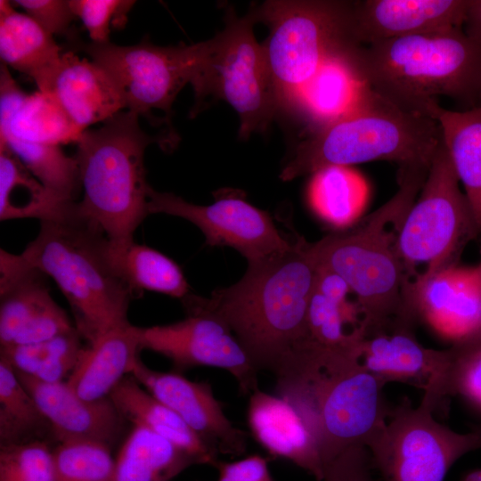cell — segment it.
Masks as SVG:
<instances>
[{"instance_id":"1","label":"cell","mask_w":481,"mask_h":481,"mask_svg":"<svg viewBox=\"0 0 481 481\" xmlns=\"http://www.w3.org/2000/svg\"><path fill=\"white\" fill-rule=\"evenodd\" d=\"M317 263L302 238L285 250L248 263L242 278L205 298L189 293L186 314H202L224 323L259 370L273 373L306 339V314Z\"/></svg>"},{"instance_id":"2","label":"cell","mask_w":481,"mask_h":481,"mask_svg":"<svg viewBox=\"0 0 481 481\" xmlns=\"http://www.w3.org/2000/svg\"><path fill=\"white\" fill-rule=\"evenodd\" d=\"M429 167H401L398 189L388 201L353 226L310 242L317 265L340 275L350 287L366 337L398 327L413 329L418 320L412 303L414 283L396 241Z\"/></svg>"},{"instance_id":"3","label":"cell","mask_w":481,"mask_h":481,"mask_svg":"<svg viewBox=\"0 0 481 481\" xmlns=\"http://www.w3.org/2000/svg\"><path fill=\"white\" fill-rule=\"evenodd\" d=\"M274 375L276 395L301 418L324 468L350 447H366L392 411L383 395L387 383L354 355L302 350Z\"/></svg>"},{"instance_id":"4","label":"cell","mask_w":481,"mask_h":481,"mask_svg":"<svg viewBox=\"0 0 481 481\" xmlns=\"http://www.w3.org/2000/svg\"><path fill=\"white\" fill-rule=\"evenodd\" d=\"M350 57L370 88L406 111L436 120L440 96L476 107L481 46L462 28L354 45Z\"/></svg>"},{"instance_id":"5","label":"cell","mask_w":481,"mask_h":481,"mask_svg":"<svg viewBox=\"0 0 481 481\" xmlns=\"http://www.w3.org/2000/svg\"><path fill=\"white\" fill-rule=\"evenodd\" d=\"M108 238L75 208L67 216L40 222L37 236L15 264L51 277L67 299L75 327L86 345L109 330L128 323L133 294L116 275L107 257Z\"/></svg>"},{"instance_id":"6","label":"cell","mask_w":481,"mask_h":481,"mask_svg":"<svg viewBox=\"0 0 481 481\" xmlns=\"http://www.w3.org/2000/svg\"><path fill=\"white\" fill-rule=\"evenodd\" d=\"M442 142L437 120L406 111L368 86L352 112L298 143L280 178L290 181L327 166L376 160L399 167L430 166Z\"/></svg>"},{"instance_id":"7","label":"cell","mask_w":481,"mask_h":481,"mask_svg":"<svg viewBox=\"0 0 481 481\" xmlns=\"http://www.w3.org/2000/svg\"><path fill=\"white\" fill-rule=\"evenodd\" d=\"M139 116L122 110L97 129L83 131L75 143L83 198L79 212L111 241L134 240L148 216L144 151L159 138L146 134Z\"/></svg>"},{"instance_id":"8","label":"cell","mask_w":481,"mask_h":481,"mask_svg":"<svg viewBox=\"0 0 481 481\" xmlns=\"http://www.w3.org/2000/svg\"><path fill=\"white\" fill-rule=\"evenodd\" d=\"M355 1H266L249 12L270 29L262 45L281 110L324 61L354 43Z\"/></svg>"},{"instance_id":"9","label":"cell","mask_w":481,"mask_h":481,"mask_svg":"<svg viewBox=\"0 0 481 481\" xmlns=\"http://www.w3.org/2000/svg\"><path fill=\"white\" fill-rule=\"evenodd\" d=\"M256 21L249 12L239 18L229 11L222 31L200 42L190 84L195 96L192 112L208 98L230 104L240 118L239 136L265 131L281 110L262 45L255 37Z\"/></svg>"},{"instance_id":"10","label":"cell","mask_w":481,"mask_h":481,"mask_svg":"<svg viewBox=\"0 0 481 481\" xmlns=\"http://www.w3.org/2000/svg\"><path fill=\"white\" fill-rule=\"evenodd\" d=\"M477 235L471 208L442 142L400 226L399 256L415 283L457 265L463 248Z\"/></svg>"},{"instance_id":"11","label":"cell","mask_w":481,"mask_h":481,"mask_svg":"<svg viewBox=\"0 0 481 481\" xmlns=\"http://www.w3.org/2000/svg\"><path fill=\"white\" fill-rule=\"evenodd\" d=\"M440 403L425 389L417 407L404 401L392 409L366 446L383 481H444L459 459L481 449L479 433H459L435 420Z\"/></svg>"},{"instance_id":"12","label":"cell","mask_w":481,"mask_h":481,"mask_svg":"<svg viewBox=\"0 0 481 481\" xmlns=\"http://www.w3.org/2000/svg\"><path fill=\"white\" fill-rule=\"evenodd\" d=\"M77 47L109 73L126 110L153 120L154 110L169 118L177 94L190 84L200 44L159 46L143 40L126 46L90 42Z\"/></svg>"},{"instance_id":"13","label":"cell","mask_w":481,"mask_h":481,"mask_svg":"<svg viewBox=\"0 0 481 481\" xmlns=\"http://www.w3.org/2000/svg\"><path fill=\"white\" fill-rule=\"evenodd\" d=\"M148 211L192 223L204 234L206 245L235 249L248 263L265 259L291 245L267 212L232 192L218 195L214 203L201 206L172 192H157L150 186Z\"/></svg>"},{"instance_id":"14","label":"cell","mask_w":481,"mask_h":481,"mask_svg":"<svg viewBox=\"0 0 481 481\" xmlns=\"http://www.w3.org/2000/svg\"><path fill=\"white\" fill-rule=\"evenodd\" d=\"M142 350L164 355L182 371L197 366L227 371L243 395L257 389V371L249 355L221 321L202 314H187L185 319L165 325L139 327Z\"/></svg>"},{"instance_id":"15","label":"cell","mask_w":481,"mask_h":481,"mask_svg":"<svg viewBox=\"0 0 481 481\" xmlns=\"http://www.w3.org/2000/svg\"><path fill=\"white\" fill-rule=\"evenodd\" d=\"M151 395L175 412L217 454L240 455L247 435L233 426L208 382L149 368L140 358L131 374Z\"/></svg>"},{"instance_id":"16","label":"cell","mask_w":481,"mask_h":481,"mask_svg":"<svg viewBox=\"0 0 481 481\" xmlns=\"http://www.w3.org/2000/svg\"><path fill=\"white\" fill-rule=\"evenodd\" d=\"M413 309L452 344L481 337V273L475 267L444 268L413 284Z\"/></svg>"},{"instance_id":"17","label":"cell","mask_w":481,"mask_h":481,"mask_svg":"<svg viewBox=\"0 0 481 481\" xmlns=\"http://www.w3.org/2000/svg\"><path fill=\"white\" fill-rule=\"evenodd\" d=\"M15 373L49 420L58 443L89 440L112 449L125 434L128 422L110 397L86 400L66 381L49 383Z\"/></svg>"},{"instance_id":"18","label":"cell","mask_w":481,"mask_h":481,"mask_svg":"<svg viewBox=\"0 0 481 481\" xmlns=\"http://www.w3.org/2000/svg\"><path fill=\"white\" fill-rule=\"evenodd\" d=\"M469 0L355 1L353 37L358 45L462 28Z\"/></svg>"},{"instance_id":"19","label":"cell","mask_w":481,"mask_h":481,"mask_svg":"<svg viewBox=\"0 0 481 481\" xmlns=\"http://www.w3.org/2000/svg\"><path fill=\"white\" fill-rule=\"evenodd\" d=\"M42 93L50 94L81 132L126 110L109 73L98 63L81 59L73 52L62 54L58 69Z\"/></svg>"},{"instance_id":"20","label":"cell","mask_w":481,"mask_h":481,"mask_svg":"<svg viewBox=\"0 0 481 481\" xmlns=\"http://www.w3.org/2000/svg\"><path fill=\"white\" fill-rule=\"evenodd\" d=\"M248 423L256 440L272 455L290 461L317 481L324 467L318 445L294 408L276 395H250Z\"/></svg>"},{"instance_id":"21","label":"cell","mask_w":481,"mask_h":481,"mask_svg":"<svg viewBox=\"0 0 481 481\" xmlns=\"http://www.w3.org/2000/svg\"><path fill=\"white\" fill-rule=\"evenodd\" d=\"M354 45L357 44H348L330 56L287 109L307 121L310 131L348 115L367 91L350 57Z\"/></svg>"},{"instance_id":"22","label":"cell","mask_w":481,"mask_h":481,"mask_svg":"<svg viewBox=\"0 0 481 481\" xmlns=\"http://www.w3.org/2000/svg\"><path fill=\"white\" fill-rule=\"evenodd\" d=\"M0 132L28 142L54 145L75 143L82 133L50 94L24 93L3 63Z\"/></svg>"},{"instance_id":"23","label":"cell","mask_w":481,"mask_h":481,"mask_svg":"<svg viewBox=\"0 0 481 481\" xmlns=\"http://www.w3.org/2000/svg\"><path fill=\"white\" fill-rule=\"evenodd\" d=\"M141 351L138 326L130 322L118 326L85 346L66 382L84 399L109 397L115 387L131 374Z\"/></svg>"},{"instance_id":"24","label":"cell","mask_w":481,"mask_h":481,"mask_svg":"<svg viewBox=\"0 0 481 481\" xmlns=\"http://www.w3.org/2000/svg\"><path fill=\"white\" fill-rule=\"evenodd\" d=\"M412 330L395 328L365 337L361 346L363 366L386 383L400 381L425 388L440 368L444 349L425 347Z\"/></svg>"},{"instance_id":"25","label":"cell","mask_w":481,"mask_h":481,"mask_svg":"<svg viewBox=\"0 0 481 481\" xmlns=\"http://www.w3.org/2000/svg\"><path fill=\"white\" fill-rule=\"evenodd\" d=\"M53 36L10 1H0V57L2 63L30 77L43 92L62 56Z\"/></svg>"},{"instance_id":"26","label":"cell","mask_w":481,"mask_h":481,"mask_svg":"<svg viewBox=\"0 0 481 481\" xmlns=\"http://www.w3.org/2000/svg\"><path fill=\"white\" fill-rule=\"evenodd\" d=\"M109 397L133 426H143L174 443L200 464L214 467L218 454L170 408L151 395L132 376H126Z\"/></svg>"},{"instance_id":"27","label":"cell","mask_w":481,"mask_h":481,"mask_svg":"<svg viewBox=\"0 0 481 481\" xmlns=\"http://www.w3.org/2000/svg\"><path fill=\"white\" fill-rule=\"evenodd\" d=\"M107 257L134 297L147 290L182 299L190 293L185 276L174 260L134 240L118 242L108 239Z\"/></svg>"},{"instance_id":"28","label":"cell","mask_w":481,"mask_h":481,"mask_svg":"<svg viewBox=\"0 0 481 481\" xmlns=\"http://www.w3.org/2000/svg\"><path fill=\"white\" fill-rule=\"evenodd\" d=\"M197 461L174 443L143 427L126 437L110 481H168Z\"/></svg>"},{"instance_id":"29","label":"cell","mask_w":481,"mask_h":481,"mask_svg":"<svg viewBox=\"0 0 481 481\" xmlns=\"http://www.w3.org/2000/svg\"><path fill=\"white\" fill-rule=\"evenodd\" d=\"M436 120L481 236V108L462 111L443 108Z\"/></svg>"},{"instance_id":"30","label":"cell","mask_w":481,"mask_h":481,"mask_svg":"<svg viewBox=\"0 0 481 481\" xmlns=\"http://www.w3.org/2000/svg\"><path fill=\"white\" fill-rule=\"evenodd\" d=\"M77 201L52 194L5 146H0V220H54L69 214Z\"/></svg>"},{"instance_id":"31","label":"cell","mask_w":481,"mask_h":481,"mask_svg":"<svg viewBox=\"0 0 481 481\" xmlns=\"http://www.w3.org/2000/svg\"><path fill=\"white\" fill-rule=\"evenodd\" d=\"M369 186L349 166H327L312 174L307 200L313 212L338 230L355 224L367 204Z\"/></svg>"},{"instance_id":"32","label":"cell","mask_w":481,"mask_h":481,"mask_svg":"<svg viewBox=\"0 0 481 481\" xmlns=\"http://www.w3.org/2000/svg\"><path fill=\"white\" fill-rule=\"evenodd\" d=\"M51 440L55 437L49 420L13 369L0 359V445Z\"/></svg>"},{"instance_id":"33","label":"cell","mask_w":481,"mask_h":481,"mask_svg":"<svg viewBox=\"0 0 481 481\" xmlns=\"http://www.w3.org/2000/svg\"><path fill=\"white\" fill-rule=\"evenodd\" d=\"M75 328L51 339L0 348V359L17 372L44 382L66 381L75 370L85 347Z\"/></svg>"},{"instance_id":"34","label":"cell","mask_w":481,"mask_h":481,"mask_svg":"<svg viewBox=\"0 0 481 481\" xmlns=\"http://www.w3.org/2000/svg\"><path fill=\"white\" fill-rule=\"evenodd\" d=\"M348 324L363 327L356 301L333 299L314 288L306 314L305 341L325 350L361 355L366 337L364 330H348Z\"/></svg>"},{"instance_id":"35","label":"cell","mask_w":481,"mask_h":481,"mask_svg":"<svg viewBox=\"0 0 481 481\" xmlns=\"http://www.w3.org/2000/svg\"><path fill=\"white\" fill-rule=\"evenodd\" d=\"M0 146L8 148L55 197L76 201L81 189L78 166L75 157L66 155L61 145L28 142L0 132Z\"/></svg>"},{"instance_id":"36","label":"cell","mask_w":481,"mask_h":481,"mask_svg":"<svg viewBox=\"0 0 481 481\" xmlns=\"http://www.w3.org/2000/svg\"><path fill=\"white\" fill-rule=\"evenodd\" d=\"M426 387L444 398L459 395L481 410V337L452 344Z\"/></svg>"},{"instance_id":"37","label":"cell","mask_w":481,"mask_h":481,"mask_svg":"<svg viewBox=\"0 0 481 481\" xmlns=\"http://www.w3.org/2000/svg\"><path fill=\"white\" fill-rule=\"evenodd\" d=\"M53 461L55 481H110L115 469L111 448L89 440L59 443Z\"/></svg>"},{"instance_id":"38","label":"cell","mask_w":481,"mask_h":481,"mask_svg":"<svg viewBox=\"0 0 481 481\" xmlns=\"http://www.w3.org/2000/svg\"><path fill=\"white\" fill-rule=\"evenodd\" d=\"M0 481H55L49 443L0 445Z\"/></svg>"},{"instance_id":"39","label":"cell","mask_w":481,"mask_h":481,"mask_svg":"<svg viewBox=\"0 0 481 481\" xmlns=\"http://www.w3.org/2000/svg\"><path fill=\"white\" fill-rule=\"evenodd\" d=\"M135 1L69 0L71 10L86 29L92 43L110 41V28L125 25L127 12Z\"/></svg>"},{"instance_id":"40","label":"cell","mask_w":481,"mask_h":481,"mask_svg":"<svg viewBox=\"0 0 481 481\" xmlns=\"http://www.w3.org/2000/svg\"><path fill=\"white\" fill-rule=\"evenodd\" d=\"M75 328L66 312L53 299L21 329L10 345L45 341Z\"/></svg>"},{"instance_id":"41","label":"cell","mask_w":481,"mask_h":481,"mask_svg":"<svg viewBox=\"0 0 481 481\" xmlns=\"http://www.w3.org/2000/svg\"><path fill=\"white\" fill-rule=\"evenodd\" d=\"M11 4L20 6L52 36L68 34L69 25L76 17L69 0H16Z\"/></svg>"},{"instance_id":"42","label":"cell","mask_w":481,"mask_h":481,"mask_svg":"<svg viewBox=\"0 0 481 481\" xmlns=\"http://www.w3.org/2000/svg\"><path fill=\"white\" fill-rule=\"evenodd\" d=\"M367 447L353 446L324 468L322 481H374Z\"/></svg>"},{"instance_id":"43","label":"cell","mask_w":481,"mask_h":481,"mask_svg":"<svg viewBox=\"0 0 481 481\" xmlns=\"http://www.w3.org/2000/svg\"><path fill=\"white\" fill-rule=\"evenodd\" d=\"M217 481H273L267 461L254 454L232 462L218 461Z\"/></svg>"},{"instance_id":"44","label":"cell","mask_w":481,"mask_h":481,"mask_svg":"<svg viewBox=\"0 0 481 481\" xmlns=\"http://www.w3.org/2000/svg\"><path fill=\"white\" fill-rule=\"evenodd\" d=\"M462 29L481 46V0H469Z\"/></svg>"},{"instance_id":"45","label":"cell","mask_w":481,"mask_h":481,"mask_svg":"<svg viewBox=\"0 0 481 481\" xmlns=\"http://www.w3.org/2000/svg\"><path fill=\"white\" fill-rule=\"evenodd\" d=\"M459 481H481V468L468 471Z\"/></svg>"},{"instance_id":"46","label":"cell","mask_w":481,"mask_h":481,"mask_svg":"<svg viewBox=\"0 0 481 481\" xmlns=\"http://www.w3.org/2000/svg\"><path fill=\"white\" fill-rule=\"evenodd\" d=\"M476 107L481 108V86L477 94Z\"/></svg>"},{"instance_id":"47","label":"cell","mask_w":481,"mask_h":481,"mask_svg":"<svg viewBox=\"0 0 481 481\" xmlns=\"http://www.w3.org/2000/svg\"><path fill=\"white\" fill-rule=\"evenodd\" d=\"M473 430L476 431V432H477V433H479V434L481 435V424H479V425L474 427Z\"/></svg>"},{"instance_id":"48","label":"cell","mask_w":481,"mask_h":481,"mask_svg":"<svg viewBox=\"0 0 481 481\" xmlns=\"http://www.w3.org/2000/svg\"><path fill=\"white\" fill-rule=\"evenodd\" d=\"M478 267H479L480 273H481V262L479 263Z\"/></svg>"}]
</instances>
